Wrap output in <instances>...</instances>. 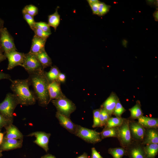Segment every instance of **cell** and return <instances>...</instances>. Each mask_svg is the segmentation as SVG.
<instances>
[{
  "label": "cell",
  "mask_w": 158,
  "mask_h": 158,
  "mask_svg": "<svg viewBox=\"0 0 158 158\" xmlns=\"http://www.w3.org/2000/svg\"><path fill=\"white\" fill-rule=\"evenodd\" d=\"M74 135L86 142L91 144H95L102 140L100 133L78 125Z\"/></svg>",
  "instance_id": "4"
},
{
  "label": "cell",
  "mask_w": 158,
  "mask_h": 158,
  "mask_svg": "<svg viewBox=\"0 0 158 158\" xmlns=\"http://www.w3.org/2000/svg\"><path fill=\"white\" fill-rule=\"evenodd\" d=\"M77 158H89V157L86 152H84L82 155L79 156Z\"/></svg>",
  "instance_id": "43"
},
{
  "label": "cell",
  "mask_w": 158,
  "mask_h": 158,
  "mask_svg": "<svg viewBox=\"0 0 158 158\" xmlns=\"http://www.w3.org/2000/svg\"><path fill=\"white\" fill-rule=\"evenodd\" d=\"M58 8L53 14L48 16V24L50 27H53L55 31L59 25L60 22V16L58 12Z\"/></svg>",
  "instance_id": "24"
},
{
  "label": "cell",
  "mask_w": 158,
  "mask_h": 158,
  "mask_svg": "<svg viewBox=\"0 0 158 158\" xmlns=\"http://www.w3.org/2000/svg\"><path fill=\"white\" fill-rule=\"evenodd\" d=\"M100 2L99 1L98 2L89 4L93 13L94 14L98 15V10Z\"/></svg>",
  "instance_id": "37"
},
{
  "label": "cell",
  "mask_w": 158,
  "mask_h": 158,
  "mask_svg": "<svg viewBox=\"0 0 158 158\" xmlns=\"http://www.w3.org/2000/svg\"><path fill=\"white\" fill-rule=\"evenodd\" d=\"M58 68L56 66H52L48 72H45L46 77L49 83L57 80L60 73Z\"/></svg>",
  "instance_id": "25"
},
{
  "label": "cell",
  "mask_w": 158,
  "mask_h": 158,
  "mask_svg": "<svg viewBox=\"0 0 158 158\" xmlns=\"http://www.w3.org/2000/svg\"><path fill=\"white\" fill-rule=\"evenodd\" d=\"M129 126L131 135L134 138L139 140L143 139L145 132L144 128L134 121H129Z\"/></svg>",
  "instance_id": "14"
},
{
  "label": "cell",
  "mask_w": 158,
  "mask_h": 158,
  "mask_svg": "<svg viewBox=\"0 0 158 158\" xmlns=\"http://www.w3.org/2000/svg\"><path fill=\"white\" fill-rule=\"evenodd\" d=\"M23 139L16 140L4 138L0 145V152L8 151L21 148L23 145Z\"/></svg>",
  "instance_id": "11"
},
{
  "label": "cell",
  "mask_w": 158,
  "mask_h": 158,
  "mask_svg": "<svg viewBox=\"0 0 158 158\" xmlns=\"http://www.w3.org/2000/svg\"><path fill=\"white\" fill-rule=\"evenodd\" d=\"M33 27L40 28L45 32L51 33L50 26L45 22H35Z\"/></svg>",
  "instance_id": "34"
},
{
  "label": "cell",
  "mask_w": 158,
  "mask_h": 158,
  "mask_svg": "<svg viewBox=\"0 0 158 158\" xmlns=\"http://www.w3.org/2000/svg\"><path fill=\"white\" fill-rule=\"evenodd\" d=\"M102 139L107 138L114 137L117 138V127L110 128H104L100 133Z\"/></svg>",
  "instance_id": "26"
},
{
  "label": "cell",
  "mask_w": 158,
  "mask_h": 158,
  "mask_svg": "<svg viewBox=\"0 0 158 158\" xmlns=\"http://www.w3.org/2000/svg\"><path fill=\"white\" fill-rule=\"evenodd\" d=\"M129 110L130 113V118L132 119H138L143 116L140 102L139 100L137 101L136 104Z\"/></svg>",
  "instance_id": "22"
},
{
  "label": "cell",
  "mask_w": 158,
  "mask_h": 158,
  "mask_svg": "<svg viewBox=\"0 0 158 158\" xmlns=\"http://www.w3.org/2000/svg\"><path fill=\"white\" fill-rule=\"evenodd\" d=\"M31 29L34 32V36L39 38L47 39L51 34V33L45 32L35 27H33Z\"/></svg>",
  "instance_id": "30"
},
{
  "label": "cell",
  "mask_w": 158,
  "mask_h": 158,
  "mask_svg": "<svg viewBox=\"0 0 158 158\" xmlns=\"http://www.w3.org/2000/svg\"><path fill=\"white\" fill-rule=\"evenodd\" d=\"M5 79H8L10 80L11 79V76L9 74L0 71V80Z\"/></svg>",
  "instance_id": "39"
},
{
  "label": "cell",
  "mask_w": 158,
  "mask_h": 158,
  "mask_svg": "<svg viewBox=\"0 0 158 158\" xmlns=\"http://www.w3.org/2000/svg\"><path fill=\"white\" fill-rule=\"evenodd\" d=\"M51 100L57 111L67 117L70 118L71 114L76 109L75 104L65 96Z\"/></svg>",
  "instance_id": "5"
},
{
  "label": "cell",
  "mask_w": 158,
  "mask_h": 158,
  "mask_svg": "<svg viewBox=\"0 0 158 158\" xmlns=\"http://www.w3.org/2000/svg\"><path fill=\"white\" fill-rule=\"evenodd\" d=\"M10 88L16 97L19 104L28 106L35 104L37 100L34 94L30 89L28 78L10 80Z\"/></svg>",
  "instance_id": "2"
},
{
  "label": "cell",
  "mask_w": 158,
  "mask_h": 158,
  "mask_svg": "<svg viewBox=\"0 0 158 158\" xmlns=\"http://www.w3.org/2000/svg\"><path fill=\"white\" fill-rule=\"evenodd\" d=\"M129 121L124 118L122 124L117 127V137L120 144L123 147H129L131 142V135L129 126Z\"/></svg>",
  "instance_id": "6"
},
{
  "label": "cell",
  "mask_w": 158,
  "mask_h": 158,
  "mask_svg": "<svg viewBox=\"0 0 158 158\" xmlns=\"http://www.w3.org/2000/svg\"><path fill=\"white\" fill-rule=\"evenodd\" d=\"M24 19L26 21L31 29L34 26L35 22L34 17L27 14L23 13Z\"/></svg>",
  "instance_id": "36"
},
{
  "label": "cell",
  "mask_w": 158,
  "mask_h": 158,
  "mask_svg": "<svg viewBox=\"0 0 158 158\" xmlns=\"http://www.w3.org/2000/svg\"><path fill=\"white\" fill-rule=\"evenodd\" d=\"M48 90L50 101L65 96L61 91L60 83L58 80L49 83Z\"/></svg>",
  "instance_id": "15"
},
{
  "label": "cell",
  "mask_w": 158,
  "mask_h": 158,
  "mask_svg": "<svg viewBox=\"0 0 158 158\" xmlns=\"http://www.w3.org/2000/svg\"><path fill=\"white\" fill-rule=\"evenodd\" d=\"M4 137V133L0 132V145L1 144L3 141Z\"/></svg>",
  "instance_id": "44"
},
{
  "label": "cell",
  "mask_w": 158,
  "mask_h": 158,
  "mask_svg": "<svg viewBox=\"0 0 158 158\" xmlns=\"http://www.w3.org/2000/svg\"><path fill=\"white\" fill-rule=\"evenodd\" d=\"M41 158H56L54 155L49 154H45L41 157Z\"/></svg>",
  "instance_id": "42"
},
{
  "label": "cell",
  "mask_w": 158,
  "mask_h": 158,
  "mask_svg": "<svg viewBox=\"0 0 158 158\" xmlns=\"http://www.w3.org/2000/svg\"><path fill=\"white\" fill-rule=\"evenodd\" d=\"M25 54L23 53L18 52L16 51L5 54L4 55L6 58L8 59V62L7 70H11L17 66H22Z\"/></svg>",
  "instance_id": "10"
},
{
  "label": "cell",
  "mask_w": 158,
  "mask_h": 158,
  "mask_svg": "<svg viewBox=\"0 0 158 158\" xmlns=\"http://www.w3.org/2000/svg\"><path fill=\"white\" fill-rule=\"evenodd\" d=\"M124 119L121 117H111L107 121L104 128L118 127L122 124Z\"/></svg>",
  "instance_id": "27"
},
{
  "label": "cell",
  "mask_w": 158,
  "mask_h": 158,
  "mask_svg": "<svg viewBox=\"0 0 158 158\" xmlns=\"http://www.w3.org/2000/svg\"><path fill=\"white\" fill-rule=\"evenodd\" d=\"M22 66L29 74L44 69L35 55L29 52L25 54Z\"/></svg>",
  "instance_id": "8"
},
{
  "label": "cell",
  "mask_w": 158,
  "mask_h": 158,
  "mask_svg": "<svg viewBox=\"0 0 158 158\" xmlns=\"http://www.w3.org/2000/svg\"><path fill=\"white\" fill-rule=\"evenodd\" d=\"M47 39L39 38L34 36L31 47L29 53L36 55L45 51V45Z\"/></svg>",
  "instance_id": "16"
},
{
  "label": "cell",
  "mask_w": 158,
  "mask_h": 158,
  "mask_svg": "<svg viewBox=\"0 0 158 158\" xmlns=\"http://www.w3.org/2000/svg\"><path fill=\"white\" fill-rule=\"evenodd\" d=\"M51 134L42 131H36L32 133L27 135V136H34L36 140L34 143L42 148L47 152L49 150L48 144Z\"/></svg>",
  "instance_id": "9"
},
{
  "label": "cell",
  "mask_w": 158,
  "mask_h": 158,
  "mask_svg": "<svg viewBox=\"0 0 158 158\" xmlns=\"http://www.w3.org/2000/svg\"><path fill=\"white\" fill-rule=\"evenodd\" d=\"M108 152L111 154L114 158H122L126 154V151L123 147L110 148Z\"/></svg>",
  "instance_id": "28"
},
{
  "label": "cell",
  "mask_w": 158,
  "mask_h": 158,
  "mask_svg": "<svg viewBox=\"0 0 158 158\" xmlns=\"http://www.w3.org/2000/svg\"><path fill=\"white\" fill-rule=\"evenodd\" d=\"M147 158H154L158 152V144H152L144 147Z\"/></svg>",
  "instance_id": "23"
},
{
  "label": "cell",
  "mask_w": 158,
  "mask_h": 158,
  "mask_svg": "<svg viewBox=\"0 0 158 158\" xmlns=\"http://www.w3.org/2000/svg\"><path fill=\"white\" fill-rule=\"evenodd\" d=\"M18 102L13 94L7 93L6 97L0 103V114L6 119L13 121V113Z\"/></svg>",
  "instance_id": "3"
},
{
  "label": "cell",
  "mask_w": 158,
  "mask_h": 158,
  "mask_svg": "<svg viewBox=\"0 0 158 158\" xmlns=\"http://www.w3.org/2000/svg\"><path fill=\"white\" fill-rule=\"evenodd\" d=\"M144 139L142 144L146 145L152 144H158L157 130L156 128H149L146 132H145Z\"/></svg>",
  "instance_id": "18"
},
{
  "label": "cell",
  "mask_w": 158,
  "mask_h": 158,
  "mask_svg": "<svg viewBox=\"0 0 158 158\" xmlns=\"http://www.w3.org/2000/svg\"><path fill=\"white\" fill-rule=\"evenodd\" d=\"M65 75L63 73H60L58 77L57 80L59 82H64L66 80Z\"/></svg>",
  "instance_id": "40"
},
{
  "label": "cell",
  "mask_w": 158,
  "mask_h": 158,
  "mask_svg": "<svg viewBox=\"0 0 158 158\" xmlns=\"http://www.w3.org/2000/svg\"><path fill=\"white\" fill-rule=\"evenodd\" d=\"M92 156L91 158H103L96 150L95 147L91 149Z\"/></svg>",
  "instance_id": "38"
},
{
  "label": "cell",
  "mask_w": 158,
  "mask_h": 158,
  "mask_svg": "<svg viewBox=\"0 0 158 158\" xmlns=\"http://www.w3.org/2000/svg\"><path fill=\"white\" fill-rule=\"evenodd\" d=\"M4 21L0 18V29L4 27Z\"/></svg>",
  "instance_id": "45"
},
{
  "label": "cell",
  "mask_w": 158,
  "mask_h": 158,
  "mask_svg": "<svg viewBox=\"0 0 158 158\" xmlns=\"http://www.w3.org/2000/svg\"><path fill=\"white\" fill-rule=\"evenodd\" d=\"M126 111V109L123 106L119 100L116 105L113 114H114L116 117H121L122 114Z\"/></svg>",
  "instance_id": "31"
},
{
  "label": "cell",
  "mask_w": 158,
  "mask_h": 158,
  "mask_svg": "<svg viewBox=\"0 0 158 158\" xmlns=\"http://www.w3.org/2000/svg\"><path fill=\"white\" fill-rule=\"evenodd\" d=\"M3 156V154L2 152H0V158Z\"/></svg>",
  "instance_id": "48"
},
{
  "label": "cell",
  "mask_w": 158,
  "mask_h": 158,
  "mask_svg": "<svg viewBox=\"0 0 158 158\" xmlns=\"http://www.w3.org/2000/svg\"><path fill=\"white\" fill-rule=\"evenodd\" d=\"M87 1L89 4L99 2V1L97 0H87Z\"/></svg>",
  "instance_id": "46"
},
{
  "label": "cell",
  "mask_w": 158,
  "mask_h": 158,
  "mask_svg": "<svg viewBox=\"0 0 158 158\" xmlns=\"http://www.w3.org/2000/svg\"><path fill=\"white\" fill-rule=\"evenodd\" d=\"M110 6L103 2H100L98 10V15L99 16H103L109 11Z\"/></svg>",
  "instance_id": "33"
},
{
  "label": "cell",
  "mask_w": 158,
  "mask_h": 158,
  "mask_svg": "<svg viewBox=\"0 0 158 158\" xmlns=\"http://www.w3.org/2000/svg\"><path fill=\"white\" fill-rule=\"evenodd\" d=\"M154 17L156 20H158V12L156 11L154 13Z\"/></svg>",
  "instance_id": "47"
},
{
  "label": "cell",
  "mask_w": 158,
  "mask_h": 158,
  "mask_svg": "<svg viewBox=\"0 0 158 158\" xmlns=\"http://www.w3.org/2000/svg\"><path fill=\"white\" fill-rule=\"evenodd\" d=\"M100 109H96L93 111V122L92 127L93 128L101 127L99 118Z\"/></svg>",
  "instance_id": "32"
},
{
  "label": "cell",
  "mask_w": 158,
  "mask_h": 158,
  "mask_svg": "<svg viewBox=\"0 0 158 158\" xmlns=\"http://www.w3.org/2000/svg\"><path fill=\"white\" fill-rule=\"evenodd\" d=\"M138 120L137 122L144 128L157 129L158 127V119L157 118L143 116Z\"/></svg>",
  "instance_id": "19"
},
{
  "label": "cell",
  "mask_w": 158,
  "mask_h": 158,
  "mask_svg": "<svg viewBox=\"0 0 158 158\" xmlns=\"http://www.w3.org/2000/svg\"><path fill=\"white\" fill-rule=\"evenodd\" d=\"M0 47L4 54L17 50L13 37L5 27L0 29Z\"/></svg>",
  "instance_id": "7"
},
{
  "label": "cell",
  "mask_w": 158,
  "mask_h": 158,
  "mask_svg": "<svg viewBox=\"0 0 158 158\" xmlns=\"http://www.w3.org/2000/svg\"><path fill=\"white\" fill-rule=\"evenodd\" d=\"M35 55L43 68L50 66L52 64L51 59L45 51Z\"/></svg>",
  "instance_id": "21"
},
{
  "label": "cell",
  "mask_w": 158,
  "mask_h": 158,
  "mask_svg": "<svg viewBox=\"0 0 158 158\" xmlns=\"http://www.w3.org/2000/svg\"><path fill=\"white\" fill-rule=\"evenodd\" d=\"M4 51L0 47V63L6 59Z\"/></svg>",
  "instance_id": "41"
},
{
  "label": "cell",
  "mask_w": 158,
  "mask_h": 158,
  "mask_svg": "<svg viewBox=\"0 0 158 158\" xmlns=\"http://www.w3.org/2000/svg\"><path fill=\"white\" fill-rule=\"evenodd\" d=\"M4 128L6 129V135L4 138L16 140L23 139V135L18 128L13 123L11 124Z\"/></svg>",
  "instance_id": "17"
},
{
  "label": "cell",
  "mask_w": 158,
  "mask_h": 158,
  "mask_svg": "<svg viewBox=\"0 0 158 158\" xmlns=\"http://www.w3.org/2000/svg\"><path fill=\"white\" fill-rule=\"evenodd\" d=\"M56 117L62 126L71 133L75 134L77 124L73 123L70 118L61 114L57 111L56 113Z\"/></svg>",
  "instance_id": "12"
},
{
  "label": "cell",
  "mask_w": 158,
  "mask_h": 158,
  "mask_svg": "<svg viewBox=\"0 0 158 158\" xmlns=\"http://www.w3.org/2000/svg\"><path fill=\"white\" fill-rule=\"evenodd\" d=\"M127 152L129 158H147L144 147L140 145L132 146Z\"/></svg>",
  "instance_id": "20"
},
{
  "label": "cell",
  "mask_w": 158,
  "mask_h": 158,
  "mask_svg": "<svg viewBox=\"0 0 158 158\" xmlns=\"http://www.w3.org/2000/svg\"><path fill=\"white\" fill-rule=\"evenodd\" d=\"M13 123V121L6 119L0 114V131L4 127Z\"/></svg>",
  "instance_id": "35"
},
{
  "label": "cell",
  "mask_w": 158,
  "mask_h": 158,
  "mask_svg": "<svg viewBox=\"0 0 158 158\" xmlns=\"http://www.w3.org/2000/svg\"><path fill=\"white\" fill-rule=\"evenodd\" d=\"M38 8L32 4L26 6L22 10L23 13H27L34 17L38 13Z\"/></svg>",
  "instance_id": "29"
},
{
  "label": "cell",
  "mask_w": 158,
  "mask_h": 158,
  "mask_svg": "<svg viewBox=\"0 0 158 158\" xmlns=\"http://www.w3.org/2000/svg\"><path fill=\"white\" fill-rule=\"evenodd\" d=\"M28 78L30 85L33 87L34 94L39 105L46 107L50 102L48 87L49 83L44 70L29 74Z\"/></svg>",
  "instance_id": "1"
},
{
  "label": "cell",
  "mask_w": 158,
  "mask_h": 158,
  "mask_svg": "<svg viewBox=\"0 0 158 158\" xmlns=\"http://www.w3.org/2000/svg\"><path fill=\"white\" fill-rule=\"evenodd\" d=\"M119 100V99L117 95L115 93L112 92L103 103L101 106V108L104 109L111 117Z\"/></svg>",
  "instance_id": "13"
}]
</instances>
